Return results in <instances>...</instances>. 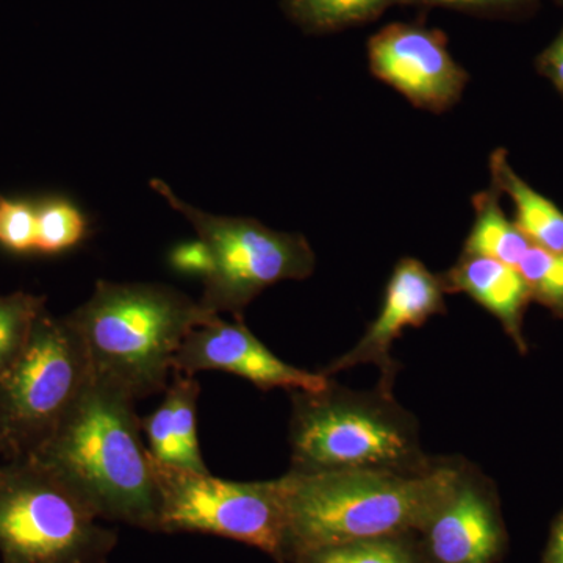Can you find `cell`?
Listing matches in <instances>:
<instances>
[{
	"instance_id": "cell-1",
	"label": "cell",
	"mask_w": 563,
	"mask_h": 563,
	"mask_svg": "<svg viewBox=\"0 0 563 563\" xmlns=\"http://www.w3.org/2000/svg\"><path fill=\"white\" fill-rule=\"evenodd\" d=\"M463 459L420 470H290L277 479L288 563L314 548L415 533L451 490Z\"/></svg>"
},
{
	"instance_id": "cell-2",
	"label": "cell",
	"mask_w": 563,
	"mask_h": 563,
	"mask_svg": "<svg viewBox=\"0 0 563 563\" xmlns=\"http://www.w3.org/2000/svg\"><path fill=\"white\" fill-rule=\"evenodd\" d=\"M135 402L92 376L60 428L31 459L54 470L101 520L157 531V481Z\"/></svg>"
},
{
	"instance_id": "cell-3",
	"label": "cell",
	"mask_w": 563,
	"mask_h": 563,
	"mask_svg": "<svg viewBox=\"0 0 563 563\" xmlns=\"http://www.w3.org/2000/svg\"><path fill=\"white\" fill-rule=\"evenodd\" d=\"M214 317L201 301L166 285L99 280L68 320L84 342L92 376L140 401L166 387L188 333Z\"/></svg>"
},
{
	"instance_id": "cell-4",
	"label": "cell",
	"mask_w": 563,
	"mask_h": 563,
	"mask_svg": "<svg viewBox=\"0 0 563 563\" xmlns=\"http://www.w3.org/2000/svg\"><path fill=\"white\" fill-rule=\"evenodd\" d=\"M291 470H420L418 422L393 391H355L331 383L318 393L292 391Z\"/></svg>"
},
{
	"instance_id": "cell-5",
	"label": "cell",
	"mask_w": 563,
	"mask_h": 563,
	"mask_svg": "<svg viewBox=\"0 0 563 563\" xmlns=\"http://www.w3.org/2000/svg\"><path fill=\"white\" fill-rule=\"evenodd\" d=\"M36 459L7 462L0 479L2 563H107L117 532Z\"/></svg>"
},
{
	"instance_id": "cell-6",
	"label": "cell",
	"mask_w": 563,
	"mask_h": 563,
	"mask_svg": "<svg viewBox=\"0 0 563 563\" xmlns=\"http://www.w3.org/2000/svg\"><path fill=\"white\" fill-rule=\"evenodd\" d=\"M92 380L87 350L68 317L40 314L31 340L0 376V444L7 462L49 442Z\"/></svg>"
},
{
	"instance_id": "cell-7",
	"label": "cell",
	"mask_w": 563,
	"mask_h": 563,
	"mask_svg": "<svg viewBox=\"0 0 563 563\" xmlns=\"http://www.w3.org/2000/svg\"><path fill=\"white\" fill-rule=\"evenodd\" d=\"M151 187L191 222L206 250L199 301L209 312L242 317L244 307L277 282L312 276L317 257L306 236L273 231L252 218L206 213L177 198L163 180H152Z\"/></svg>"
},
{
	"instance_id": "cell-8",
	"label": "cell",
	"mask_w": 563,
	"mask_h": 563,
	"mask_svg": "<svg viewBox=\"0 0 563 563\" xmlns=\"http://www.w3.org/2000/svg\"><path fill=\"white\" fill-rule=\"evenodd\" d=\"M152 468L158 488L157 532L224 537L288 563L287 517L277 479L233 483L154 459Z\"/></svg>"
},
{
	"instance_id": "cell-9",
	"label": "cell",
	"mask_w": 563,
	"mask_h": 563,
	"mask_svg": "<svg viewBox=\"0 0 563 563\" xmlns=\"http://www.w3.org/2000/svg\"><path fill=\"white\" fill-rule=\"evenodd\" d=\"M424 563H498L507 531L490 479L463 462L457 479L415 532Z\"/></svg>"
},
{
	"instance_id": "cell-10",
	"label": "cell",
	"mask_w": 563,
	"mask_h": 563,
	"mask_svg": "<svg viewBox=\"0 0 563 563\" xmlns=\"http://www.w3.org/2000/svg\"><path fill=\"white\" fill-rule=\"evenodd\" d=\"M369 69L417 109L443 113L462 98L468 74L448 51L442 31L418 24L380 29L368 41Z\"/></svg>"
},
{
	"instance_id": "cell-11",
	"label": "cell",
	"mask_w": 563,
	"mask_h": 563,
	"mask_svg": "<svg viewBox=\"0 0 563 563\" xmlns=\"http://www.w3.org/2000/svg\"><path fill=\"white\" fill-rule=\"evenodd\" d=\"M220 369L250 380L261 390H325L332 379L280 361L244 325L242 320L222 321L220 314L188 333L174 357L173 372L195 376Z\"/></svg>"
},
{
	"instance_id": "cell-12",
	"label": "cell",
	"mask_w": 563,
	"mask_h": 563,
	"mask_svg": "<svg viewBox=\"0 0 563 563\" xmlns=\"http://www.w3.org/2000/svg\"><path fill=\"white\" fill-rule=\"evenodd\" d=\"M444 312L446 306L440 276L429 272L417 258H402L393 269L376 320L366 329L361 342L333 361L322 374L331 377L343 369L369 363L380 369L379 387L391 391L399 372L398 362L391 358L393 343L407 328H420Z\"/></svg>"
},
{
	"instance_id": "cell-13",
	"label": "cell",
	"mask_w": 563,
	"mask_h": 563,
	"mask_svg": "<svg viewBox=\"0 0 563 563\" xmlns=\"http://www.w3.org/2000/svg\"><path fill=\"white\" fill-rule=\"evenodd\" d=\"M440 280L444 292H463L498 318L515 343L525 350L521 321L532 298L517 268L481 255L462 254Z\"/></svg>"
},
{
	"instance_id": "cell-14",
	"label": "cell",
	"mask_w": 563,
	"mask_h": 563,
	"mask_svg": "<svg viewBox=\"0 0 563 563\" xmlns=\"http://www.w3.org/2000/svg\"><path fill=\"white\" fill-rule=\"evenodd\" d=\"M199 395L201 387L195 376L181 374L166 391L161 407L141 420L154 461L188 472L209 473L198 439Z\"/></svg>"
},
{
	"instance_id": "cell-15",
	"label": "cell",
	"mask_w": 563,
	"mask_h": 563,
	"mask_svg": "<svg viewBox=\"0 0 563 563\" xmlns=\"http://www.w3.org/2000/svg\"><path fill=\"white\" fill-rule=\"evenodd\" d=\"M490 173L493 187L514 202L515 224L526 239L542 250L563 252V211L514 172L506 150L493 152Z\"/></svg>"
},
{
	"instance_id": "cell-16",
	"label": "cell",
	"mask_w": 563,
	"mask_h": 563,
	"mask_svg": "<svg viewBox=\"0 0 563 563\" xmlns=\"http://www.w3.org/2000/svg\"><path fill=\"white\" fill-rule=\"evenodd\" d=\"M498 188L474 196V222L462 254L481 255L517 268L532 243L504 214Z\"/></svg>"
},
{
	"instance_id": "cell-17",
	"label": "cell",
	"mask_w": 563,
	"mask_h": 563,
	"mask_svg": "<svg viewBox=\"0 0 563 563\" xmlns=\"http://www.w3.org/2000/svg\"><path fill=\"white\" fill-rule=\"evenodd\" d=\"M404 0H282L285 14L312 35L368 24Z\"/></svg>"
},
{
	"instance_id": "cell-18",
	"label": "cell",
	"mask_w": 563,
	"mask_h": 563,
	"mask_svg": "<svg viewBox=\"0 0 563 563\" xmlns=\"http://www.w3.org/2000/svg\"><path fill=\"white\" fill-rule=\"evenodd\" d=\"M291 563H424L415 533L314 548Z\"/></svg>"
},
{
	"instance_id": "cell-19",
	"label": "cell",
	"mask_w": 563,
	"mask_h": 563,
	"mask_svg": "<svg viewBox=\"0 0 563 563\" xmlns=\"http://www.w3.org/2000/svg\"><path fill=\"white\" fill-rule=\"evenodd\" d=\"M44 310L43 296L22 291L0 296V376L21 357Z\"/></svg>"
},
{
	"instance_id": "cell-20",
	"label": "cell",
	"mask_w": 563,
	"mask_h": 563,
	"mask_svg": "<svg viewBox=\"0 0 563 563\" xmlns=\"http://www.w3.org/2000/svg\"><path fill=\"white\" fill-rule=\"evenodd\" d=\"M87 220L73 203L52 199L36 210V251L55 254L76 246L87 235Z\"/></svg>"
},
{
	"instance_id": "cell-21",
	"label": "cell",
	"mask_w": 563,
	"mask_h": 563,
	"mask_svg": "<svg viewBox=\"0 0 563 563\" xmlns=\"http://www.w3.org/2000/svg\"><path fill=\"white\" fill-rule=\"evenodd\" d=\"M517 269L532 299L555 313H563V252H551L532 244Z\"/></svg>"
},
{
	"instance_id": "cell-22",
	"label": "cell",
	"mask_w": 563,
	"mask_h": 563,
	"mask_svg": "<svg viewBox=\"0 0 563 563\" xmlns=\"http://www.w3.org/2000/svg\"><path fill=\"white\" fill-rule=\"evenodd\" d=\"M0 244L14 252L36 251V209L0 198Z\"/></svg>"
},
{
	"instance_id": "cell-23",
	"label": "cell",
	"mask_w": 563,
	"mask_h": 563,
	"mask_svg": "<svg viewBox=\"0 0 563 563\" xmlns=\"http://www.w3.org/2000/svg\"><path fill=\"white\" fill-rule=\"evenodd\" d=\"M539 0H404L402 5L443 7L461 11L485 14H518L536 9Z\"/></svg>"
},
{
	"instance_id": "cell-24",
	"label": "cell",
	"mask_w": 563,
	"mask_h": 563,
	"mask_svg": "<svg viewBox=\"0 0 563 563\" xmlns=\"http://www.w3.org/2000/svg\"><path fill=\"white\" fill-rule=\"evenodd\" d=\"M537 69L550 79L563 98V27L553 43L537 57Z\"/></svg>"
},
{
	"instance_id": "cell-25",
	"label": "cell",
	"mask_w": 563,
	"mask_h": 563,
	"mask_svg": "<svg viewBox=\"0 0 563 563\" xmlns=\"http://www.w3.org/2000/svg\"><path fill=\"white\" fill-rule=\"evenodd\" d=\"M174 263L187 269V272H196L202 274V276L207 272V265H209L201 242L188 244V246L174 252Z\"/></svg>"
},
{
	"instance_id": "cell-26",
	"label": "cell",
	"mask_w": 563,
	"mask_h": 563,
	"mask_svg": "<svg viewBox=\"0 0 563 563\" xmlns=\"http://www.w3.org/2000/svg\"><path fill=\"white\" fill-rule=\"evenodd\" d=\"M543 563H563V514L555 520L544 551Z\"/></svg>"
},
{
	"instance_id": "cell-27",
	"label": "cell",
	"mask_w": 563,
	"mask_h": 563,
	"mask_svg": "<svg viewBox=\"0 0 563 563\" xmlns=\"http://www.w3.org/2000/svg\"><path fill=\"white\" fill-rule=\"evenodd\" d=\"M0 457H3L2 444H0ZM3 466H5V463H0V479H2Z\"/></svg>"
},
{
	"instance_id": "cell-28",
	"label": "cell",
	"mask_w": 563,
	"mask_h": 563,
	"mask_svg": "<svg viewBox=\"0 0 563 563\" xmlns=\"http://www.w3.org/2000/svg\"><path fill=\"white\" fill-rule=\"evenodd\" d=\"M554 2H558L559 5H562L563 7V0H554Z\"/></svg>"
}]
</instances>
